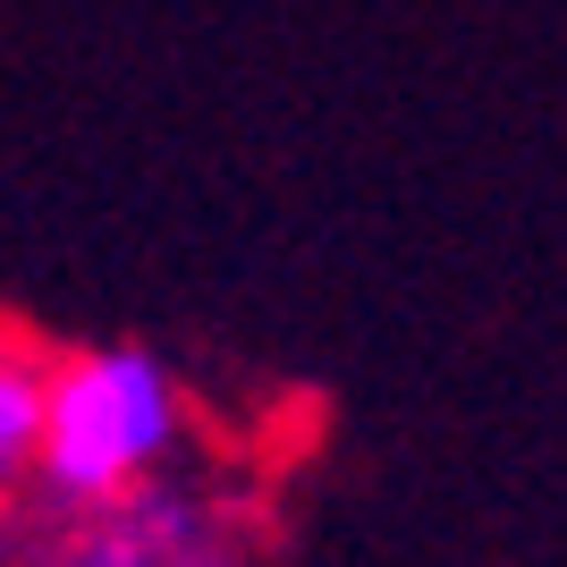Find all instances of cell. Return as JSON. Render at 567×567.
Returning a JSON list of instances; mask_svg holds the SVG:
<instances>
[{"label":"cell","mask_w":567,"mask_h":567,"mask_svg":"<svg viewBox=\"0 0 567 567\" xmlns=\"http://www.w3.org/2000/svg\"><path fill=\"white\" fill-rule=\"evenodd\" d=\"M69 567H144V543L136 525H111V534H94V543H76Z\"/></svg>","instance_id":"cell-3"},{"label":"cell","mask_w":567,"mask_h":567,"mask_svg":"<svg viewBox=\"0 0 567 567\" xmlns=\"http://www.w3.org/2000/svg\"><path fill=\"white\" fill-rule=\"evenodd\" d=\"M43 424H51V364L34 355V339L18 322L9 355H0V457H9V474H25L43 457Z\"/></svg>","instance_id":"cell-2"},{"label":"cell","mask_w":567,"mask_h":567,"mask_svg":"<svg viewBox=\"0 0 567 567\" xmlns=\"http://www.w3.org/2000/svg\"><path fill=\"white\" fill-rule=\"evenodd\" d=\"M178 441V381L153 348H69L51 364L43 457L60 499H127Z\"/></svg>","instance_id":"cell-1"}]
</instances>
